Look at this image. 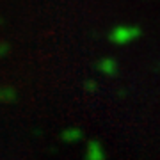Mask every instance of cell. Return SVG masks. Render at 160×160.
<instances>
[{"instance_id":"cell-2","label":"cell","mask_w":160,"mask_h":160,"mask_svg":"<svg viewBox=\"0 0 160 160\" xmlns=\"http://www.w3.org/2000/svg\"><path fill=\"white\" fill-rule=\"evenodd\" d=\"M62 139L66 142H77L82 139V132L78 128H68L66 132H62Z\"/></svg>"},{"instance_id":"cell-1","label":"cell","mask_w":160,"mask_h":160,"mask_svg":"<svg viewBox=\"0 0 160 160\" xmlns=\"http://www.w3.org/2000/svg\"><path fill=\"white\" fill-rule=\"evenodd\" d=\"M105 158H107V153H105L102 142L89 141L86 148V160H105Z\"/></svg>"}]
</instances>
